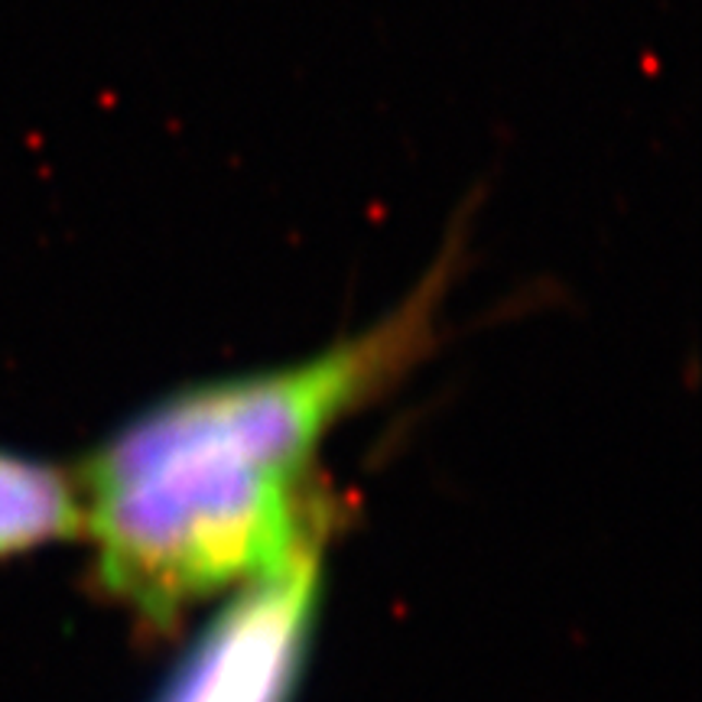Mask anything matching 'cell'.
<instances>
[{"instance_id": "cell-2", "label": "cell", "mask_w": 702, "mask_h": 702, "mask_svg": "<svg viewBox=\"0 0 702 702\" xmlns=\"http://www.w3.org/2000/svg\"><path fill=\"white\" fill-rule=\"evenodd\" d=\"M78 488L101 589L160 628L276 576L325 537L306 475L180 459Z\"/></svg>"}, {"instance_id": "cell-4", "label": "cell", "mask_w": 702, "mask_h": 702, "mask_svg": "<svg viewBox=\"0 0 702 702\" xmlns=\"http://www.w3.org/2000/svg\"><path fill=\"white\" fill-rule=\"evenodd\" d=\"M75 537H85L78 478L0 449V559Z\"/></svg>"}, {"instance_id": "cell-3", "label": "cell", "mask_w": 702, "mask_h": 702, "mask_svg": "<svg viewBox=\"0 0 702 702\" xmlns=\"http://www.w3.org/2000/svg\"><path fill=\"white\" fill-rule=\"evenodd\" d=\"M322 550L241 589L160 702H290L319 602Z\"/></svg>"}, {"instance_id": "cell-1", "label": "cell", "mask_w": 702, "mask_h": 702, "mask_svg": "<svg viewBox=\"0 0 702 702\" xmlns=\"http://www.w3.org/2000/svg\"><path fill=\"white\" fill-rule=\"evenodd\" d=\"M471 212H459L420 283L374 325L270 371L186 387L98 446L75 475L111 481L180 459L306 475L329 430L401 381L440 335V312L466 260Z\"/></svg>"}]
</instances>
